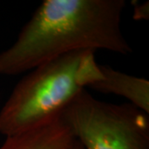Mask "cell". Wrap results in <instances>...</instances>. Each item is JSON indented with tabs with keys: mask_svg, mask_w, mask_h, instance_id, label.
I'll return each instance as SVG.
<instances>
[{
	"mask_svg": "<svg viewBox=\"0 0 149 149\" xmlns=\"http://www.w3.org/2000/svg\"><path fill=\"white\" fill-rule=\"evenodd\" d=\"M148 3H135L133 9V17L136 20H145L148 19L149 16Z\"/></svg>",
	"mask_w": 149,
	"mask_h": 149,
	"instance_id": "8992f818",
	"label": "cell"
},
{
	"mask_svg": "<svg viewBox=\"0 0 149 149\" xmlns=\"http://www.w3.org/2000/svg\"><path fill=\"white\" fill-rule=\"evenodd\" d=\"M103 78L89 88L104 94H113L127 99L128 104L149 114V81L113 69L107 65H100Z\"/></svg>",
	"mask_w": 149,
	"mask_h": 149,
	"instance_id": "277c9868",
	"label": "cell"
},
{
	"mask_svg": "<svg viewBox=\"0 0 149 149\" xmlns=\"http://www.w3.org/2000/svg\"><path fill=\"white\" fill-rule=\"evenodd\" d=\"M84 149H149V114L80 92L61 115Z\"/></svg>",
	"mask_w": 149,
	"mask_h": 149,
	"instance_id": "3957f363",
	"label": "cell"
},
{
	"mask_svg": "<svg viewBox=\"0 0 149 149\" xmlns=\"http://www.w3.org/2000/svg\"><path fill=\"white\" fill-rule=\"evenodd\" d=\"M73 149H84L83 148H82V146L80 145V143L78 142V141H76L75 142V143H74V148H73Z\"/></svg>",
	"mask_w": 149,
	"mask_h": 149,
	"instance_id": "52a82bcc",
	"label": "cell"
},
{
	"mask_svg": "<svg viewBox=\"0 0 149 149\" xmlns=\"http://www.w3.org/2000/svg\"><path fill=\"white\" fill-rule=\"evenodd\" d=\"M75 142L60 117L40 128L7 137L0 149H73Z\"/></svg>",
	"mask_w": 149,
	"mask_h": 149,
	"instance_id": "5b68a950",
	"label": "cell"
},
{
	"mask_svg": "<svg viewBox=\"0 0 149 149\" xmlns=\"http://www.w3.org/2000/svg\"><path fill=\"white\" fill-rule=\"evenodd\" d=\"M125 7L124 0H44L0 52V75L26 73L75 52L132 53L122 31Z\"/></svg>",
	"mask_w": 149,
	"mask_h": 149,
	"instance_id": "6da1fadb",
	"label": "cell"
},
{
	"mask_svg": "<svg viewBox=\"0 0 149 149\" xmlns=\"http://www.w3.org/2000/svg\"><path fill=\"white\" fill-rule=\"evenodd\" d=\"M102 78L91 51L69 53L35 67L18 81L2 107L0 133L10 137L58 118L80 92Z\"/></svg>",
	"mask_w": 149,
	"mask_h": 149,
	"instance_id": "7a4b0ae2",
	"label": "cell"
}]
</instances>
